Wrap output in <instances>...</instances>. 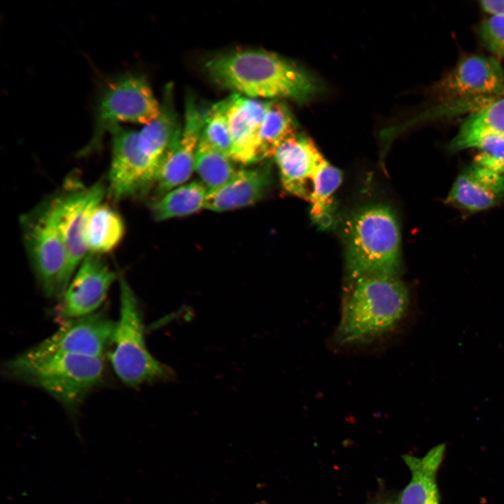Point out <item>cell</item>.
Segmentation results:
<instances>
[{
	"label": "cell",
	"instance_id": "obj_1",
	"mask_svg": "<svg viewBox=\"0 0 504 504\" xmlns=\"http://www.w3.org/2000/svg\"><path fill=\"white\" fill-rule=\"evenodd\" d=\"M205 68L219 85L251 98L305 102L318 90L314 79L293 62L264 50H239L215 56Z\"/></svg>",
	"mask_w": 504,
	"mask_h": 504
},
{
	"label": "cell",
	"instance_id": "obj_2",
	"mask_svg": "<svg viewBox=\"0 0 504 504\" xmlns=\"http://www.w3.org/2000/svg\"><path fill=\"white\" fill-rule=\"evenodd\" d=\"M410 305L407 287L398 276L368 275L349 281L335 341L354 346L381 339L403 322Z\"/></svg>",
	"mask_w": 504,
	"mask_h": 504
},
{
	"label": "cell",
	"instance_id": "obj_3",
	"mask_svg": "<svg viewBox=\"0 0 504 504\" xmlns=\"http://www.w3.org/2000/svg\"><path fill=\"white\" fill-rule=\"evenodd\" d=\"M6 377L43 389L76 414L104 376L102 358L53 354L28 358L22 354L5 364Z\"/></svg>",
	"mask_w": 504,
	"mask_h": 504
},
{
	"label": "cell",
	"instance_id": "obj_4",
	"mask_svg": "<svg viewBox=\"0 0 504 504\" xmlns=\"http://www.w3.org/2000/svg\"><path fill=\"white\" fill-rule=\"evenodd\" d=\"M347 279L368 275L398 276L400 232L394 214L381 204L356 212L346 228Z\"/></svg>",
	"mask_w": 504,
	"mask_h": 504
},
{
	"label": "cell",
	"instance_id": "obj_5",
	"mask_svg": "<svg viewBox=\"0 0 504 504\" xmlns=\"http://www.w3.org/2000/svg\"><path fill=\"white\" fill-rule=\"evenodd\" d=\"M118 280L120 315L107 353L114 372L131 387L172 378L173 370L156 360L147 349L137 298L121 274Z\"/></svg>",
	"mask_w": 504,
	"mask_h": 504
},
{
	"label": "cell",
	"instance_id": "obj_6",
	"mask_svg": "<svg viewBox=\"0 0 504 504\" xmlns=\"http://www.w3.org/2000/svg\"><path fill=\"white\" fill-rule=\"evenodd\" d=\"M20 221L23 244L40 288L48 298H61L70 279L52 196L22 214Z\"/></svg>",
	"mask_w": 504,
	"mask_h": 504
},
{
	"label": "cell",
	"instance_id": "obj_7",
	"mask_svg": "<svg viewBox=\"0 0 504 504\" xmlns=\"http://www.w3.org/2000/svg\"><path fill=\"white\" fill-rule=\"evenodd\" d=\"M160 104L155 99L146 78L139 74H124L108 83L98 99L92 136L80 150V155L99 150L106 132L121 122L146 125L160 114Z\"/></svg>",
	"mask_w": 504,
	"mask_h": 504
},
{
	"label": "cell",
	"instance_id": "obj_8",
	"mask_svg": "<svg viewBox=\"0 0 504 504\" xmlns=\"http://www.w3.org/2000/svg\"><path fill=\"white\" fill-rule=\"evenodd\" d=\"M115 322L105 310L61 323L52 335L22 353L28 358L72 354L104 358L108 353Z\"/></svg>",
	"mask_w": 504,
	"mask_h": 504
},
{
	"label": "cell",
	"instance_id": "obj_9",
	"mask_svg": "<svg viewBox=\"0 0 504 504\" xmlns=\"http://www.w3.org/2000/svg\"><path fill=\"white\" fill-rule=\"evenodd\" d=\"M107 195L113 201L136 196L155 185L156 171L141 152L138 131L113 126Z\"/></svg>",
	"mask_w": 504,
	"mask_h": 504
},
{
	"label": "cell",
	"instance_id": "obj_10",
	"mask_svg": "<svg viewBox=\"0 0 504 504\" xmlns=\"http://www.w3.org/2000/svg\"><path fill=\"white\" fill-rule=\"evenodd\" d=\"M107 194L102 181L90 186H78L52 196L55 213L68 257L70 281L88 254L85 227L92 210Z\"/></svg>",
	"mask_w": 504,
	"mask_h": 504
},
{
	"label": "cell",
	"instance_id": "obj_11",
	"mask_svg": "<svg viewBox=\"0 0 504 504\" xmlns=\"http://www.w3.org/2000/svg\"><path fill=\"white\" fill-rule=\"evenodd\" d=\"M117 278L101 255L88 253L55 309L57 319L62 323L96 312Z\"/></svg>",
	"mask_w": 504,
	"mask_h": 504
},
{
	"label": "cell",
	"instance_id": "obj_12",
	"mask_svg": "<svg viewBox=\"0 0 504 504\" xmlns=\"http://www.w3.org/2000/svg\"><path fill=\"white\" fill-rule=\"evenodd\" d=\"M440 97L447 101L504 97V71L494 58L475 55L463 58L442 80Z\"/></svg>",
	"mask_w": 504,
	"mask_h": 504
},
{
	"label": "cell",
	"instance_id": "obj_13",
	"mask_svg": "<svg viewBox=\"0 0 504 504\" xmlns=\"http://www.w3.org/2000/svg\"><path fill=\"white\" fill-rule=\"evenodd\" d=\"M206 114V111H202L188 94L181 133L164 154L156 174L155 185L159 197L182 186L192 175Z\"/></svg>",
	"mask_w": 504,
	"mask_h": 504
},
{
	"label": "cell",
	"instance_id": "obj_14",
	"mask_svg": "<svg viewBox=\"0 0 504 504\" xmlns=\"http://www.w3.org/2000/svg\"><path fill=\"white\" fill-rule=\"evenodd\" d=\"M226 115L232 141V160L255 162L259 132L269 102L234 93L225 99Z\"/></svg>",
	"mask_w": 504,
	"mask_h": 504
},
{
	"label": "cell",
	"instance_id": "obj_15",
	"mask_svg": "<svg viewBox=\"0 0 504 504\" xmlns=\"http://www.w3.org/2000/svg\"><path fill=\"white\" fill-rule=\"evenodd\" d=\"M274 157L284 190L309 200L312 177L325 159L314 142L298 133L284 142Z\"/></svg>",
	"mask_w": 504,
	"mask_h": 504
},
{
	"label": "cell",
	"instance_id": "obj_16",
	"mask_svg": "<svg viewBox=\"0 0 504 504\" xmlns=\"http://www.w3.org/2000/svg\"><path fill=\"white\" fill-rule=\"evenodd\" d=\"M504 199V174L472 164L455 179L445 202L468 212H478Z\"/></svg>",
	"mask_w": 504,
	"mask_h": 504
},
{
	"label": "cell",
	"instance_id": "obj_17",
	"mask_svg": "<svg viewBox=\"0 0 504 504\" xmlns=\"http://www.w3.org/2000/svg\"><path fill=\"white\" fill-rule=\"evenodd\" d=\"M272 182L269 165L238 169L225 184L209 190L205 209L221 212L248 206L266 195Z\"/></svg>",
	"mask_w": 504,
	"mask_h": 504
},
{
	"label": "cell",
	"instance_id": "obj_18",
	"mask_svg": "<svg viewBox=\"0 0 504 504\" xmlns=\"http://www.w3.org/2000/svg\"><path fill=\"white\" fill-rule=\"evenodd\" d=\"M160 106V115L138 131L139 148L156 172L168 148L182 131L174 106L172 84L166 85Z\"/></svg>",
	"mask_w": 504,
	"mask_h": 504
},
{
	"label": "cell",
	"instance_id": "obj_19",
	"mask_svg": "<svg viewBox=\"0 0 504 504\" xmlns=\"http://www.w3.org/2000/svg\"><path fill=\"white\" fill-rule=\"evenodd\" d=\"M444 451V444H440L420 458L402 456L412 477L400 494L399 504H439L437 473Z\"/></svg>",
	"mask_w": 504,
	"mask_h": 504
},
{
	"label": "cell",
	"instance_id": "obj_20",
	"mask_svg": "<svg viewBox=\"0 0 504 504\" xmlns=\"http://www.w3.org/2000/svg\"><path fill=\"white\" fill-rule=\"evenodd\" d=\"M487 136L504 139V97L493 100L472 112L449 144L452 151L474 148Z\"/></svg>",
	"mask_w": 504,
	"mask_h": 504
},
{
	"label": "cell",
	"instance_id": "obj_21",
	"mask_svg": "<svg viewBox=\"0 0 504 504\" xmlns=\"http://www.w3.org/2000/svg\"><path fill=\"white\" fill-rule=\"evenodd\" d=\"M121 215L108 204L99 203L91 211L85 227L88 253L101 255L113 251L125 234Z\"/></svg>",
	"mask_w": 504,
	"mask_h": 504
},
{
	"label": "cell",
	"instance_id": "obj_22",
	"mask_svg": "<svg viewBox=\"0 0 504 504\" xmlns=\"http://www.w3.org/2000/svg\"><path fill=\"white\" fill-rule=\"evenodd\" d=\"M296 134V123L287 106L278 100L270 102L259 132L255 162L274 157L280 146Z\"/></svg>",
	"mask_w": 504,
	"mask_h": 504
},
{
	"label": "cell",
	"instance_id": "obj_23",
	"mask_svg": "<svg viewBox=\"0 0 504 504\" xmlns=\"http://www.w3.org/2000/svg\"><path fill=\"white\" fill-rule=\"evenodd\" d=\"M208 192L202 181L176 187L153 202L152 215L156 220L163 221L194 214L205 208Z\"/></svg>",
	"mask_w": 504,
	"mask_h": 504
},
{
	"label": "cell",
	"instance_id": "obj_24",
	"mask_svg": "<svg viewBox=\"0 0 504 504\" xmlns=\"http://www.w3.org/2000/svg\"><path fill=\"white\" fill-rule=\"evenodd\" d=\"M341 181V172L324 159L312 177L308 200L311 203V215L319 224L326 226L330 223L332 197Z\"/></svg>",
	"mask_w": 504,
	"mask_h": 504
},
{
	"label": "cell",
	"instance_id": "obj_25",
	"mask_svg": "<svg viewBox=\"0 0 504 504\" xmlns=\"http://www.w3.org/2000/svg\"><path fill=\"white\" fill-rule=\"evenodd\" d=\"M233 161L208 144L201 136L197 146L195 170L208 190L225 184L235 174Z\"/></svg>",
	"mask_w": 504,
	"mask_h": 504
},
{
	"label": "cell",
	"instance_id": "obj_26",
	"mask_svg": "<svg viewBox=\"0 0 504 504\" xmlns=\"http://www.w3.org/2000/svg\"><path fill=\"white\" fill-rule=\"evenodd\" d=\"M201 137L214 148L231 158L232 146L225 99L215 104L206 111Z\"/></svg>",
	"mask_w": 504,
	"mask_h": 504
},
{
	"label": "cell",
	"instance_id": "obj_27",
	"mask_svg": "<svg viewBox=\"0 0 504 504\" xmlns=\"http://www.w3.org/2000/svg\"><path fill=\"white\" fill-rule=\"evenodd\" d=\"M474 148L478 153L473 164L504 174V139L487 136L479 140Z\"/></svg>",
	"mask_w": 504,
	"mask_h": 504
},
{
	"label": "cell",
	"instance_id": "obj_28",
	"mask_svg": "<svg viewBox=\"0 0 504 504\" xmlns=\"http://www.w3.org/2000/svg\"><path fill=\"white\" fill-rule=\"evenodd\" d=\"M480 34L486 47L504 57V18L490 16L481 25Z\"/></svg>",
	"mask_w": 504,
	"mask_h": 504
},
{
	"label": "cell",
	"instance_id": "obj_29",
	"mask_svg": "<svg viewBox=\"0 0 504 504\" xmlns=\"http://www.w3.org/2000/svg\"><path fill=\"white\" fill-rule=\"evenodd\" d=\"M479 4L483 10L491 16L504 18V0H483Z\"/></svg>",
	"mask_w": 504,
	"mask_h": 504
},
{
	"label": "cell",
	"instance_id": "obj_30",
	"mask_svg": "<svg viewBox=\"0 0 504 504\" xmlns=\"http://www.w3.org/2000/svg\"><path fill=\"white\" fill-rule=\"evenodd\" d=\"M381 504H394V503H391V502H386V503H381Z\"/></svg>",
	"mask_w": 504,
	"mask_h": 504
}]
</instances>
